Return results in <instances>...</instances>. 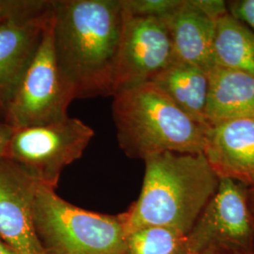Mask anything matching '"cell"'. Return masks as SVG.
<instances>
[{
  "mask_svg": "<svg viewBox=\"0 0 254 254\" xmlns=\"http://www.w3.org/2000/svg\"><path fill=\"white\" fill-rule=\"evenodd\" d=\"M53 49L73 99L113 96L124 26L121 0H52Z\"/></svg>",
  "mask_w": 254,
  "mask_h": 254,
  "instance_id": "cell-1",
  "label": "cell"
},
{
  "mask_svg": "<svg viewBox=\"0 0 254 254\" xmlns=\"http://www.w3.org/2000/svg\"><path fill=\"white\" fill-rule=\"evenodd\" d=\"M143 161L145 173L139 197L119 214L126 234L164 226L188 235L218 190V175L202 154L166 152Z\"/></svg>",
  "mask_w": 254,
  "mask_h": 254,
  "instance_id": "cell-2",
  "label": "cell"
},
{
  "mask_svg": "<svg viewBox=\"0 0 254 254\" xmlns=\"http://www.w3.org/2000/svg\"><path fill=\"white\" fill-rule=\"evenodd\" d=\"M112 116L119 146L131 158L202 154L207 127L183 112L153 82L115 93Z\"/></svg>",
  "mask_w": 254,
  "mask_h": 254,
  "instance_id": "cell-3",
  "label": "cell"
},
{
  "mask_svg": "<svg viewBox=\"0 0 254 254\" xmlns=\"http://www.w3.org/2000/svg\"><path fill=\"white\" fill-rule=\"evenodd\" d=\"M34 222L46 254H124L127 234L120 215L77 207L41 183L37 188Z\"/></svg>",
  "mask_w": 254,
  "mask_h": 254,
  "instance_id": "cell-4",
  "label": "cell"
},
{
  "mask_svg": "<svg viewBox=\"0 0 254 254\" xmlns=\"http://www.w3.org/2000/svg\"><path fill=\"white\" fill-rule=\"evenodd\" d=\"M93 136L88 125L69 116L46 126L14 129L6 158L56 190L63 171L81 157Z\"/></svg>",
  "mask_w": 254,
  "mask_h": 254,
  "instance_id": "cell-5",
  "label": "cell"
},
{
  "mask_svg": "<svg viewBox=\"0 0 254 254\" xmlns=\"http://www.w3.org/2000/svg\"><path fill=\"white\" fill-rule=\"evenodd\" d=\"M73 100L55 59L51 16L33 60L4 109L7 124L14 129L53 124L68 116Z\"/></svg>",
  "mask_w": 254,
  "mask_h": 254,
  "instance_id": "cell-6",
  "label": "cell"
},
{
  "mask_svg": "<svg viewBox=\"0 0 254 254\" xmlns=\"http://www.w3.org/2000/svg\"><path fill=\"white\" fill-rule=\"evenodd\" d=\"M193 254H226L254 251V219L248 188L219 179L218 190L188 234Z\"/></svg>",
  "mask_w": 254,
  "mask_h": 254,
  "instance_id": "cell-7",
  "label": "cell"
},
{
  "mask_svg": "<svg viewBox=\"0 0 254 254\" xmlns=\"http://www.w3.org/2000/svg\"><path fill=\"white\" fill-rule=\"evenodd\" d=\"M171 64L172 43L166 22L124 12L113 95L152 81Z\"/></svg>",
  "mask_w": 254,
  "mask_h": 254,
  "instance_id": "cell-8",
  "label": "cell"
},
{
  "mask_svg": "<svg viewBox=\"0 0 254 254\" xmlns=\"http://www.w3.org/2000/svg\"><path fill=\"white\" fill-rule=\"evenodd\" d=\"M38 184L19 164L0 160V239L17 254H46L34 222Z\"/></svg>",
  "mask_w": 254,
  "mask_h": 254,
  "instance_id": "cell-9",
  "label": "cell"
},
{
  "mask_svg": "<svg viewBox=\"0 0 254 254\" xmlns=\"http://www.w3.org/2000/svg\"><path fill=\"white\" fill-rule=\"evenodd\" d=\"M52 0L0 23V108L5 109L41 44L52 16Z\"/></svg>",
  "mask_w": 254,
  "mask_h": 254,
  "instance_id": "cell-10",
  "label": "cell"
},
{
  "mask_svg": "<svg viewBox=\"0 0 254 254\" xmlns=\"http://www.w3.org/2000/svg\"><path fill=\"white\" fill-rule=\"evenodd\" d=\"M202 154L219 179L254 186V118L233 119L206 128Z\"/></svg>",
  "mask_w": 254,
  "mask_h": 254,
  "instance_id": "cell-11",
  "label": "cell"
},
{
  "mask_svg": "<svg viewBox=\"0 0 254 254\" xmlns=\"http://www.w3.org/2000/svg\"><path fill=\"white\" fill-rule=\"evenodd\" d=\"M172 43V64L215 67L213 44L217 19L203 11L200 0H184L181 8L164 20Z\"/></svg>",
  "mask_w": 254,
  "mask_h": 254,
  "instance_id": "cell-12",
  "label": "cell"
},
{
  "mask_svg": "<svg viewBox=\"0 0 254 254\" xmlns=\"http://www.w3.org/2000/svg\"><path fill=\"white\" fill-rule=\"evenodd\" d=\"M208 77L207 127L233 119L254 118V75L215 66Z\"/></svg>",
  "mask_w": 254,
  "mask_h": 254,
  "instance_id": "cell-13",
  "label": "cell"
},
{
  "mask_svg": "<svg viewBox=\"0 0 254 254\" xmlns=\"http://www.w3.org/2000/svg\"><path fill=\"white\" fill-rule=\"evenodd\" d=\"M188 116L206 126L208 72L188 64H171L152 81Z\"/></svg>",
  "mask_w": 254,
  "mask_h": 254,
  "instance_id": "cell-14",
  "label": "cell"
},
{
  "mask_svg": "<svg viewBox=\"0 0 254 254\" xmlns=\"http://www.w3.org/2000/svg\"><path fill=\"white\" fill-rule=\"evenodd\" d=\"M215 66L254 75V32L229 12L216 23Z\"/></svg>",
  "mask_w": 254,
  "mask_h": 254,
  "instance_id": "cell-15",
  "label": "cell"
},
{
  "mask_svg": "<svg viewBox=\"0 0 254 254\" xmlns=\"http://www.w3.org/2000/svg\"><path fill=\"white\" fill-rule=\"evenodd\" d=\"M124 254H193L188 235L173 228L147 226L127 235Z\"/></svg>",
  "mask_w": 254,
  "mask_h": 254,
  "instance_id": "cell-16",
  "label": "cell"
},
{
  "mask_svg": "<svg viewBox=\"0 0 254 254\" xmlns=\"http://www.w3.org/2000/svg\"><path fill=\"white\" fill-rule=\"evenodd\" d=\"M184 0H121L124 12L130 16L165 20L181 8Z\"/></svg>",
  "mask_w": 254,
  "mask_h": 254,
  "instance_id": "cell-17",
  "label": "cell"
},
{
  "mask_svg": "<svg viewBox=\"0 0 254 254\" xmlns=\"http://www.w3.org/2000/svg\"><path fill=\"white\" fill-rule=\"evenodd\" d=\"M231 15L244 23L254 32V0H234L227 2Z\"/></svg>",
  "mask_w": 254,
  "mask_h": 254,
  "instance_id": "cell-18",
  "label": "cell"
},
{
  "mask_svg": "<svg viewBox=\"0 0 254 254\" xmlns=\"http://www.w3.org/2000/svg\"><path fill=\"white\" fill-rule=\"evenodd\" d=\"M40 0H0V23L33 9Z\"/></svg>",
  "mask_w": 254,
  "mask_h": 254,
  "instance_id": "cell-19",
  "label": "cell"
},
{
  "mask_svg": "<svg viewBox=\"0 0 254 254\" xmlns=\"http://www.w3.org/2000/svg\"><path fill=\"white\" fill-rule=\"evenodd\" d=\"M13 132L14 128L7 123L0 124V160L7 157L9 142Z\"/></svg>",
  "mask_w": 254,
  "mask_h": 254,
  "instance_id": "cell-20",
  "label": "cell"
},
{
  "mask_svg": "<svg viewBox=\"0 0 254 254\" xmlns=\"http://www.w3.org/2000/svg\"><path fill=\"white\" fill-rule=\"evenodd\" d=\"M248 201L254 219V186L252 188H248Z\"/></svg>",
  "mask_w": 254,
  "mask_h": 254,
  "instance_id": "cell-21",
  "label": "cell"
},
{
  "mask_svg": "<svg viewBox=\"0 0 254 254\" xmlns=\"http://www.w3.org/2000/svg\"><path fill=\"white\" fill-rule=\"evenodd\" d=\"M0 254H17L10 247L0 239Z\"/></svg>",
  "mask_w": 254,
  "mask_h": 254,
  "instance_id": "cell-22",
  "label": "cell"
},
{
  "mask_svg": "<svg viewBox=\"0 0 254 254\" xmlns=\"http://www.w3.org/2000/svg\"><path fill=\"white\" fill-rule=\"evenodd\" d=\"M254 254V252H247V253H236V254Z\"/></svg>",
  "mask_w": 254,
  "mask_h": 254,
  "instance_id": "cell-23",
  "label": "cell"
}]
</instances>
